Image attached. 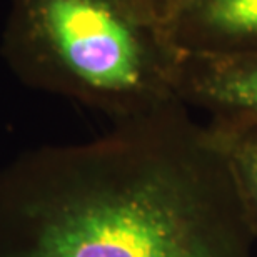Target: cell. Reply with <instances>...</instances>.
Returning a JSON list of instances; mask_svg holds the SVG:
<instances>
[{
	"mask_svg": "<svg viewBox=\"0 0 257 257\" xmlns=\"http://www.w3.org/2000/svg\"><path fill=\"white\" fill-rule=\"evenodd\" d=\"M179 100L209 117H257V57L207 60L182 57Z\"/></svg>",
	"mask_w": 257,
	"mask_h": 257,
	"instance_id": "4",
	"label": "cell"
},
{
	"mask_svg": "<svg viewBox=\"0 0 257 257\" xmlns=\"http://www.w3.org/2000/svg\"><path fill=\"white\" fill-rule=\"evenodd\" d=\"M0 52L24 84L112 124L181 102L182 55L152 0H10Z\"/></svg>",
	"mask_w": 257,
	"mask_h": 257,
	"instance_id": "2",
	"label": "cell"
},
{
	"mask_svg": "<svg viewBox=\"0 0 257 257\" xmlns=\"http://www.w3.org/2000/svg\"><path fill=\"white\" fill-rule=\"evenodd\" d=\"M229 164L182 102L0 171V257H252Z\"/></svg>",
	"mask_w": 257,
	"mask_h": 257,
	"instance_id": "1",
	"label": "cell"
},
{
	"mask_svg": "<svg viewBox=\"0 0 257 257\" xmlns=\"http://www.w3.org/2000/svg\"><path fill=\"white\" fill-rule=\"evenodd\" d=\"M167 29L186 59L257 57V0H191L167 19Z\"/></svg>",
	"mask_w": 257,
	"mask_h": 257,
	"instance_id": "3",
	"label": "cell"
},
{
	"mask_svg": "<svg viewBox=\"0 0 257 257\" xmlns=\"http://www.w3.org/2000/svg\"><path fill=\"white\" fill-rule=\"evenodd\" d=\"M205 125L229 164L257 242V117H209Z\"/></svg>",
	"mask_w": 257,
	"mask_h": 257,
	"instance_id": "5",
	"label": "cell"
},
{
	"mask_svg": "<svg viewBox=\"0 0 257 257\" xmlns=\"http://www.w3.org/2000/svg\"><path fill=\"white\" fill-rule=\"evenodd\" d=\"M187 2H191V0H152V4L156 5L159 14H161L166 20L171 17L179 7H182V5Z\"/></svg>",
	"mask_w": 257,
	"mask_h": 257,
	"instance_id": "6",
	"label": "cell"
}]
</instances>
